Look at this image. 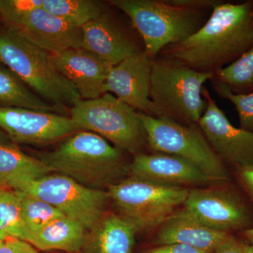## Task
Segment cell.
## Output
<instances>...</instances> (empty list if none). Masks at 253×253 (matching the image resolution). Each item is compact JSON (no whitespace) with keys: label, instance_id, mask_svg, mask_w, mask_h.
I'll list each match as a JSON object with an SVG mask.
<instances>
[{"label":"cell","instance_id":"1","mask_svg":"<svg viewBox=\"0 0 253 253\" xmlns=\"http://www.w3.org/2000/svg\"><path fill=\"white\" fill-rule=\"evenodd\" d=\"M253 46V1H221L199 31L185 41L168 46L159 55L177 60L200 72L214 74Z\"/></svg>","mask_w":253,"mask_h":253},{"label":"cell","instance_id":"2","mask_svg":"<svg viewBox=\"0 0 253 253\" xmlns=\"http://www.w3.org/2000/svg\"><path fill=\"white\" fill-rule=\"evenodd\" d=\"M124 151L101 136L78 131L54 151L38 154L51 172L92 189L109 187L128 172Z\"/></svg>","mask_w":253,"mask_h":253},{"label":"cell","instance_id":"3","mask_svg":"<svg viewBox=\"0 0 253 253\" xmlns=\"http://www.w3.org/2000/svg\"><path fill=\"white\" fill-rule=\"evenodd\" d=\"M0 62L62 112L82 100L72 83L54 67L50 53L8 28L0 31Z\"/></svg>","mask_w":253,"mask_h":253},{"label":"cell","instance_id":"4","mask_svg":"<svg viewBox=\"0 0 253 253\" xmlns=\"http://www.w3.org/2000/svg\"><path fill=\"white\" fill-rule=\"evenodd\" d=\"M212 77V73L200 72L177 60L158 56L151 67L150 99L159 117L198 124L207 106L204 84Z\"/></svg>","mask_w":253,"mask_h":253},{"label":"cell","instance_id":"5","mask_svg":"<svg viewBox=\"0 0 253 253\" xmlns=\"http://www.w3.org/2000/svg\"><path fill=\"white\" fill-rule=\"evenodd\" d=\"M109 2L129 17L142 40L145 52L152 60L168 46L185 41L199 31L212 12L176 7L164 0Z\"/></svg>","mask_w":253,"mask_h":253},{"label":"cell","instance_id":"6","mask_svg":"<svg viewBox=\"0 0 253 253\" xmlns=\"http://www.w3.org/2000/svg\"><path fill=\"white\" fill-rule=\"evenodd\" d=\"M148 147L153 152L172 155L194 164L214 184L230 182L226 165L214 152L199 125H185L167 117L138 112Z\"/></svg>","mask_w":253,"mask_h":253},{"label":"cell","instance_id":"7","mask_svg":"<svg viewBox=\"0 0 253 253\" xmlns=\"http://www.w3.org/2000/svg\"><path fill=\"white\" fill-rule=\"evenodd\" d=\"M71 118L81 130L95 133L134 156L147 146L138 111L110 93L82 99L71 108Z\"/></svg>","mask_w":253,"mask_h":253},{"label":"cell","instance_id":"8","mask_svg":"<svg viewBox=\"0 0 253 253\" xmlns=\"http://www.w3.org/2000/svg\"><path fill=\"white\" fill-rule=\"evenodd\" d=\"M189 191L186 187L161 185L131 176L108 188L118 214L139 231L157 229L184 204Z\"/></svg>","mask_w":253,"mask_h":253},{"label":"cell","instance_id":"9","mask_svg":"<svg viewBox=\"0 0 253 253\" xmlns=\"http://www.w3.org/2000/svg\"><path fill=\"white\" fill-rule=\"evenodd\" d=\"M18 191L51 204L66 217L81 223L86 231H91L102 219L111 201L108 191L87 187L58 173H50Z\"/></svg>","mask_w":253,"mask_h":253},{"label":"cell","instance_id":"10","mask_svg":"<svg viewBox=\"0 0 253 253\" xmlns=\"http://www.w3.org/2000/svg\"><path fill=\"white\" fill-rule=\"evenodd\" d=\"M229 182L189 189L181 211L215 230L241 232L253 227V211Z\"/></svg>","mask_w":253,"mask_h":253},{"label":"cell","instance_id":"11","mask_svg":"<svg viewBox=\"0 0 253 253\" xmlns=\"http://www.w3.org/2000/svg\"><path fill=\"white\" fill-rule=\"evenodd\" d=\"M203 96L207 106L198 125L214 152L234 168L253 166V134L233 126L206 87Z\"/></svg>","mask_w":253,"mask_h":253},{"label":"cell","instance_id":"12","mask_svg":"<svg viewBox=\"0 0 253 253\" xmlns=\"http://www.w3.org/2000/svg\"><path fill=\"white\" fill-rule=\"evenodd\" d=\"M0 129L15 144H51L81 131L71 116L27 109L1 107Z\"/></svg>","mask_w":253,"mask_h":253},{"label":"cell","instance_id":"13","mask_svg":"<svg viewBox=\"0 0 253 253\" xmlns=\"http://www.w3.org/2000/svg\"><path fill=\"white\" fill-rule=\"evenodd\" d=\"M152 62L143 51L113 66L106 80V93L114 95L138 112L159 117L150 99Z\"/></svg>","mask_w":253,"mask_h":253},{"label":"cell","instance_id":"14","mask_svg":"<svg viewBox=\"0 0 253 253\" xmlns=\"http://www.w3.org/2000/svg\"><path fill=\"white\" fill-rule=\"evenodd\" d=\"M128 172L131 176L165 186L201 187L214 184L192 163L161 153H142L134 156Z\"/></svg>","mask_w":253,"mask_h":253},{"label":"cell","instance_id":"15","mask_svg":"<svg viewBox=\"0 0 253 253\" xmlns=\"http://www.w3.org/2000/svg\"><path fill=\"white\" fill-rule=\"evenodd\" d=\"M54 67L71 82L83 100L106 94L105 85L112 65L83 49H71L51 54Z\"/></svg>","mask_w":253,"mask_h":253},{"label":"cell","instance_id":"16","mask_svg":"<svg viewBox=\"0 0 253 253\" xmlns=\"http://www.w3.org/2000/svg\"><path fill=\"white\" fill-rule=\"evenodd\" d=\"M82 30L83 49L97 55L112 66L144 51L109 9Z\"/></svg>","mask_w":253,"mask_h":253},{"label":"cell","instance_id":"17","mask_svg":"<svg viewBox=\"0 0 253 253\" xmlns=\"http://www.w3.org/2000/svg\"><path fill=\"white\" fill-rule=\"evenodd\" d=\"M13 31L51 54L83 48L82 28L70 24L42 7L32 11L22 25Z\"/></svg>","mask_w":253,"mask_h":253},{"label":"cell","instance_id":"18","mask_svg":"<svg viewBox=\"0 0 253 253\" xmlns=\"http://www.w3.org/2000/svg\"><path fill=\"white\" fill-rule=\"evenodd\" d=\"M201 224L179 210L157 228L155 246L182 244L212 253L231 235Z\"/></svg>","mask_w":253,"mask_h":253},{"label":"cell","instance_id":"19","mask_svg":"<svg viewBox=\"0 0 253 253\" xmlns=\"http://www.w3.org/2000/svg\"><path fill=\"white\" fill-rule=\"evenodd\" d=\"M138 232L120 214L106 213L89 231L79 253H134Z\"/></svg>","mask_w":253,"mask_h":253},{"label":"cell","instance_id":"20","mask_svg":"<svg viewBox=\"0 0 253 253\" xmlns=\"http://www.w3.org/2000/svg\"><path fill=\"white\" fill-rule=\"evenodd\" d=\"M51 172L41 160L25 154L16 144L0 145V185L3 187L21 191Z\"/></svg>","mask_w":253,"mask_h":253},{"label":"cell","instance_id":"21","mask_svg":"<svg viewBox=\"0 0 253 253\" xmlns=\"http://www.w3.org/2000/svg\"><path fill=\"white\" fill-rule=\"evenodd\" d=\"M85 228L81 223L66 217L50 222L35 235L33 246L41 251H64L79 253L86 238Z\"/></svg>","mask_w":253,"mask_h":253},{"label":"cell","instance_id":"22","mask_svg":"<svg viewBox=\"0 0 253 253\" xmlns=\"http://www.w3.org/2000/svg\"><path fill=\"white\" fill-rule=\"evenodd\" d=\"M0 107L19 108L60 114L63 113L42 99L5 66H0Z\"/></svg>","mask_w":253,"mask_h":253},{"label":"cell","instance_id":"23","mask_svg":"<svg viewBox=\"0 0 253 253\" xmlns=\"http://www.w3.org/2000/svg\"><path fill=\"white\" fill-rule=\"evenodd\" d=\"M42 8L79 28L99 18L109 9L106 3L95 0H44Z\"/></svg>","mask_w":253,"mask_h":253},{"label":"cell","instance_id":"24","mask_svg":"<svg viewBox=\"0 0 253 253\" xmlns=\"http://www.w3.org/2000/svg\"><path fill=\"white\" fill-rule=\"evenodd\" d=\"M14 238L33 246L35 237L28 229L16 191H0V239Z\"/></svg>","mask_w":253,"mask_h":253},{"label":"cell","instance_id":"25","mask_svg":"<svg viewBox=\"0 0 253 253\" xmlns=\"http://www.w3.org/2000/svg\"><path fill=\"white\" fill-rule=\"evenodd\" d=\"M211 83L222 84L236 94L253 91V46L235 61L213 74Z\"/></svg>","mask_w":253,"mask_h":253},{"label":"cell","instance_id":"26","mask_svg":"<svg viewBox=\"0 0 253 253\" xmlns=\"http://www.w3.org/2000/svg\"><path fill=\"white\" fill-rule=\"evenodd\" d=\"M15 191L21 202L23 219L34 237L50 222L66 216L57 208L39 198L23 191Z\"/></svg>","mask_w":253,"mask_h":253},{"label":"cell","instance_id":"27","mask_svg":"<svg viewBox=\"0 0 253 253\" xmlns=\"http://www.w3.org/2000/svg\"><path fill=\"white\" fill-rule=\"evenodd\" d=\"M218 96L229 100L235 106L239 115L240 128L253 134V91L247 94H236L226 86L212 83Z\"/></svg>","mask_w":253,"mask_h":253},{"label":"cell","instance_id":"28","mask_svg":"<svg viewBox=\"0 0 253 253\" xmlns=\"http://www.w3.org/2000/svg\"><path fill=\"white\" fill-rule=\"evenodd\" d=\"M44 0H0V17L7 28L17 29L32 11L42 7Z\"/></svg>","mask_w":253,"mask_h":253},{"label":"cell","instance_id":"29","mask_svg":"<svg viewBox=\"0 0 253 253\" xmlns=\"http://www.w3.org/2000/svg\"><path fill=\"white\" fill-rule=\"evenodd\" d=\"M168 4L176 7L199 11H212L221 2L218 0H164Z\"/></svg>","mask_w":253,"mask_h":253},{"label":"cell","instance_id":"30","mask_svg":"<svg viewBox=\"0 0 253 253\" xmlns=\"http://www.w3.org/2000/svg\"><path fill=\"white\" fill-rule=\"evenodd\" d=\"M0 253H38V251L29 243L9 238L0 246Z\"/></svg>","mask_w":253,"mask_h":253},{"label":"cell","instance_id":"31","mask_svg":"<svg viewBox=\"0 0 253 253\" xmlns=\"http://www.w3.org/2000/svg\"><path fill=\"white\" fill-rule=\"evenodd\" d=\"M141 253H210L182 244H167L154 246Z\"/></svg>","mask_w":253,"mask_h":253},{"label":"cell","instance_id":"32","mask_svg":"<svg viewBox=\"0 0 253 253\" xmlns=\"http://www.w3.org/2000/svg\"><path fill=\"white\" fill-rule=\"evenodd\" d=\"M236 178L253 204V166L236 168Z\"/></svg>","mask_w":253,"mask_h":253},{"label":"cell","instance_id":"33","mask_svg":"<svg viewBox=\"0 0 253 253\" xmlns=\"http://www.w3.org/2000/svg\"><path fill=\"white\" fill-rule=\"evenodd\" d=\"M246 244L239 236L231 234L212 253H244Z\"/></svg>","mask_w":253,"mask_h":253},{"label":"cell","instance_id":"34","mask_svg":"<svg viewBox=\"0 0 253 253\" xmlns=\"http://www.w3.org/2000/svg\"><path fill=\"white\" fill-rule=\"evenodd\" d=\"M239 237L241 238L246 244H253V227L246 229L239 232Z\"/></svg>","mask_w":253,"mask_h":253},{"label":"cell","instance_id":"35","mask_svg":"<svg viewBox=\"0 0 253 253\" xmlns=\"http://www.w3.org/2000/svg\"><path fill=\"white\" fill-rule=\"evenodd\" d=\"M9 144H14L13 141L11 140V139H10L9 136H8L4 131L1 130V129H0V145Z\"/></svg>","mask_w":253,"mask_h":253},{"label":"cell","instance_id":"36","mask_svg":"<svg viewBox=\"0 0 253 253\" xmlns=\"http://www.w3.org/2000/svg\"><path fill=\"white\" fill-rule=\"evenodd\" d=\"M244 253H253V244H246Z\"/></svg>","mask_w":253,"mask_h":253},{"label":"cell","instance_id":"37","mask_svg":"<svg viewBox=\"0 0 253 253\" xmlns=\"http://www.w3.org/2000/svg\"><path fill=\"white\" fill-rule=\"evenodd\" d=\"M3 242H4V241H2V240L0 239V246H1V245L3 244Z\"/></svg>","mask_w":253,"mask_h":253},{"label":"cell","instance_id":"38","mask_svg":"<svg viewBox=\"0 0 253 253\" xmlns=\"http://www.w3.org/2000/svg\"><path fill=\"white\" fill-rule=\"evenodd\" d=\"M3 189H4V187L0 185V191H1V190H3Z\"/></svg>","mask_w":253,"mask_h":253}]
</instances>
